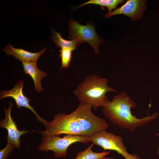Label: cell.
Segmentation results:
<instances>
[{
  "label": "cell",
  "mask_w": 159,
  "mask_h": 159,
  "mask_svg": "<svg viewBox=\"0 0 159 159\" xmlns=\"http://www.w3.org/2000/svg\"><path fill=\"white\" fill-rule=\"evenodd\" d=\"M92 107L80 102L76 109L70 114L59 113L51 121L44 124L45 130L40 132L43 135L52 136L62 134L89 137L95 133L105 130L108 125L103 118L94 114Z\"/></svg>",
  "instance_id": "obj_1"
},
{
  "label": "cell",
  "mask_w": 159,
  "mask_h": 159,
  "mask_svg": "<svg viewBox=\"0 0 159 159\" xmlns=\"http://www.w3.org/2000/svg\"><path fill=\"white\" fill-rule=\"evenodd\" d=\"M136 103L125 91L115 96L102 107V112L106 117L119 127L131 132L156 118L159 114L156 112L150 116L142 118L133 115L131 110L135 107Z\"/></svg>",
  "instance_id": "obj_2"
},
{
  "label": "cell",
  "mask_w": 159,
  "mask_h": 159,
  "mask_svg": "<svg viewBox=\"0 0 159 159\" xmlns=\"http://www.w3.org/2000/svg\"><path fill=\"white\" fill-rule=\"evenodd\" d=\"M108 80L95 74L85 77L74 91L75 96L80 102L89 104L95 110L103 107L110 100L106 95L109 92H117L108 85Z\"/></svg>",
  "instance_id": "obj_3"
},
{
  "label": "cell",
  "mask_w": 159,
  "mask_h": 159,
  "mask_svg": "<svg viewBox=\"0 0 159 159\" xmlns=\"http://www.w3.org/2000/svg\"><path fill=\"white\" fill-rule=\"evenodd\" d=\"M59 136L43 135L38 150L45 152L52 150L54 152L55 158L65 157L67 155V149L71 144L76 142L83 144L90 142L89 137L68 134H66L62 138Z\"/></svg>",
  "instance_id": "obj_4"
},
{
  "label": "cell",
  "mask_w": 159,
  "mask_h": 159,
  "mask_svg": "<svg viewBox=\"0 0 159 159\" xmlns=\"http://www.w3.org/2000/svg\"><path fill=\"white\" fill-rule=\"evenodd\" d=\"M69 25L68 38L70 39L80 41L82 43L87 42L92 47L95 53L98 54L99 46L104 41L97 35L93 25L88 24L83 25L72 19L69 21Z\"/></svg>",
  "instance_id": "obj_5"
},
{
  "label": "cell",
  "mask_w": 159,
  "mask_h": 159,
  "mask_svg": "<svg viewBox=\"0 0 159 159\" xmlns=\"http://www.w3.org/2000/svg\"><path fill=\"white\" fill-rule=\"evenodd\" d=\"M89 138L90 142L94 145L100 146L105 150L115 151L124 157L128 153L122 137L105 130L95 133Z\"/></svg>",
  "instance_id": "obj_6"
},
{
  "label": "cell",
  "mask_w": 159,
  "mask_h": 159,
  "mask_svg": "<svg viewBox=\"0 0 159 159\" xmlns=\"http://www.w3.org/2000/svg\"><path fill=\"white\" fill-rule=\"evenodd\" d=\"M24 83V81L21 80L17 82L11 90H1L0 99L1 100L8 97L12 98L16 102L17 108H20L23 107L29 109L35 115L38 121L43 124L46 120L39 115L33 107L30 105L31 100L23 94V88Z\"/></svg>",
  "instance_id": "obj_7"
},
{
  "label": "cell",
  "mask_w": 159,
  "mask_h": 159,
  "mask_svg": "<svg viewBox=\"0 0 159 159\" xmlns=\"http://www.w3.org/2000/svg\"><path fill=\"white\" fill-rule=\"evenodd\" d=\"M147 1L144 0H128L123 5L114 11L105 14L106 18L119 14H123L130 18L133 21L140 19L146 9Z\"/></svg>",
  "instance_id": "obj_8"
},
{
  "label": "cell",
  "mask_w": 159,
  "mask_h": 159,
  "mask_svg": "<svg viewBox=\"0 0 159 159\" xmlns=\"http://www.w3.org/2000/svg\"><path fill=\"white\" fill-rule=\"evenodd\" d=\"M9 106L8 109L6 107L4 108L5 113L4 119L0 121L1 127L6 128L7 130L8 135L7 137V143L14 144L18 149L20 148V137L21 135L29 132L24 130H19L11 115V111L13 106L11 100L9 102Z\"/></svg>",
  "instance_id": "obj_9"
},
{
  "label": "cell",
  "mask_w": 159,
  "mask_h": 159,
  "mask_svg": "<svg viewBox=\"0 0 159 159\" xmlns=\"http://www.w3.org/2000/svg\"><path fill=\"white\" fill-rule=\"evenodd\" d=\"M46 49V48H45L39 52H32L20 48H15L11 44H9L2 50L5 52L7 55L12 56L23 62H37L39 57L44 52Z\"/></svg>",
  "instance_id": "obj_10"
},
{
  "label": "cell",
  "mask_w": 159,
  "mask_h": 159,
  "mask_svg": "<svg viewBox=\"0 0 159 159\" xmlns=\"http://www.w3.org/2000/svg\"><path fill=\"white\" fill-rule=\"evenodd\" d=\"M37 62H22V64L25 73L29 75L33 79L36 91L40 92L43 90L41 81L47 77V74L37 68Z\"/></svg>",
  "instance_id": "obj_11"
},
{
  "label": "cell",
  "mask_w": 159,
  "mask_h": 159,
  "mask_svg": "<svg viewBox=\"0 0 159 159\" xmlns=\"http://www.w3.org/2000/svg\"><path fill=\"white\" fill-rule=\"evenodd\" d=\"M52 34L50 39L53 41L55 45L57 47L62 48H70L74 50L77 48V47L80 43V41L71 40H68L63 39L60 33L56 32L54 29H52Z\"/></svg>",
  "instance_id": "obj_12"
},
{
  "label": "cell",
  "mask_w": 159,
  "mask_h": 159,
  "mask_svg": "<svg viewBox=\"0 0 159 159\" xmlns=\"http://www.w3.org/2000/svg\"><path fill=\"white\" fill-rule=\"evenodd\" d=\"M94 145L92 143L86 149L78 153L75 159H101L110 153L109 151H105L100 153L93 151L92 149Z\"/></svg>",
  "instance_id": "obj_13"
},
{
  "label": "cell",
  "mask_w": 159,
  "mask_h": 159,
  "mask_svg": "<svg viewBox=\"0 0 159 159\" xmlns=\"http://www.w3.org/2000/svg\"><path fill=\"white\" fill-rule=\"evenodd\" d=\"M124 1L123 0H90L77 6L75 8L77 9L87 4H92L99 5L103 8L106 6L108 9L109 12H110L112 9H116L117 5Z\"/></svg>",
  "instance_id": "obj_14"
},
{
  "label": "cell",
  "mask_w": 159,
  "mask_h": 159,
  "mask_svg": "<svg viewBox=\"0 0 159 159\" xmlns=\"http://www.w3.org/2000/svg\"><path fill=\"white\" fill-rule=\"evenodd\" d=\"M74 49L70 48H63L59 50V56L61 59L62 68H66L69 66Z\"/></svg>",
  "instance_id": "obj_15"
},
{
  "label": "cell",
  "mask_w": 159,
  "mask_h": 159,
  "mask_svg": "<svg viewBox=\"0 0 159 159\" xmlns=\"http://www.w3.org/2000/svg\"><path fill=\"white\" fill-rule=\"evenodd\" d=\"M15 147V146L14 144L7 143L5 148L0 149V159H7Z\"/></svg>",
  "instance_id": "obj_16"
},
{
  "label": "cell",
  "mask_w": 159,
  "mask_h": 159,
  "mask_svg": "<svg viewBox=\"0 0 159 159\" xmlns=\"http://www.w3.org/2000/svg\"><path fill=\"white\" fill-rule=\"evenodd\" d=\"M125 159H142L140 157L136 154H130L128 153L124 157Z\"/></svg>",
  "instance_id": "obj_17"
},
{
  "label": "cell",
  "mask_w": 159,
  "mask_h": 159,
  "mask_svg": "<svg viewBox=\"0 0 159 159\" xmlns=\"http://www.w3.org/2000/svg\"><path fill=\"white\" fill-rule=\"evenodd\" d=\"M101 159H114L112 157H106L105 156L104 157H103L102 158H101Z\"/></svg>",
  "instance_id": "obj_18"
},
{
  "label": "cell",
  "mask_w": 159,
  "mask_h": 159,
  "mask_svg": "<svg viewBox=\"0 0 159 159\" xmlns=\"http://www.w3.org/2000/svg\"><path fill=\"white\" fill-rule=\"evenodd\" d=\"M157 152L158 154L159 155V146L158 147L157 150Z\"/></svg>",
  "instance_id": "obj_19"
}]
</instances>
